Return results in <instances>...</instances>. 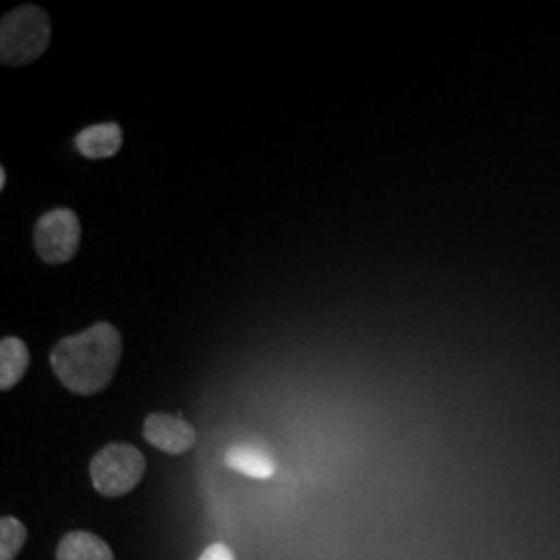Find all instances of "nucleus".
Instances as JSON below:
<instances>
[{
	"mask_svg": "<svg viewBox=\"0 0 560 560\" xmlns=\"http://www.w3.org/2000/svg\"><path fill=\"white\" fill-rule=\"evenodd\" d=\"M122 339L108 322L94 324L80 335L60 340L50 363L59 381L75 395L92 397L102 393L117 374Z\"/></svg>",
	"mask_w": 560,
	"mask_h": 560,
	"instance_id": "nucleus-1",
	"label": "nucleus"
},
{
	"mask_svg": "<svg viewBox=\"0 0 560 560\" xmlns=\"http://www.w3.org/2000/svg\"><path fill=\"white\" fill-rule=\"evenodd\" d=\"M50 18L36 4H23L7 13L0 23L2 65L20 67L40 59L50 44Z\"/></svg>",
	"mask_w": 560,
	"mask_h": 560,
	"instance_id": "nucleus-2",
	"label": "nucleus"
},
{
	"mask_svg": "<svg viewBox=\"0 0 560 560\" xmlns=\"http://www.w3.org/2000/svg\"><path fill=\"white\" fill-rule=\"evenodd\" d=\"M145 474V459L133 444L113 442L101 448L90 463V478L106 499L129 494Z\"/></svg>",
	"mask_w": 560,
	"mask_h": 560,
	"instance_id": "nucleus-3",
	"label": "nucleus"
},
{
	"mask_svg": "<svg viewBox=\"0 0 560 560\" xmlns=\"http://www.w3.org/2000/svg\"><path fill=\"white\" fill-rule=\"evenodd\" d=\"M36 249L46 264H65L80 249L81 224L69 208H55L42 214L36 224Z\"/></svg>",
	"mask_w": 560,
	"mask_h": 560,
	"instance_id": "nucleus-4",
	"label": "nucleus"
},
{
	"mask_svg": "<svg viewBox=\"0 0 560 560\" xmlns=\"http://www.w3.org/2000/svg\"><path fill=\"white\" fill-rule=\"evenodd\" d=\"M143 439L166 455H183L196 444V430L179 416L152 413L143 421Z\"/></svg>",
	"mask_w": 560,
	"mask_h": 560,
	"instance_id": "nucleus-5",
	"label": "nucleus"
},
{
	"mask_svg": "<svg viewBox=\"0 0 560 560\" xmlns=\"http://www.w3.org/2000/svg\"><path fill=\"white\" fill-rule=\"evenodd\" d=\"M120 143H122V131L117 122H101V125L85 127L75 138L78 150L85 159H92V161L115 156L120 150Z\"/></svg>",
	"mask_w": 560,
	"mask_h": 560,
	"instance_id": "nucleus-6",
	"label": "nucleus"
},
{
	"mask_svg": "<svg viewBox=\"0 0 560 560\" xmlns=\"http://www.w3.org/2000/svg\"><path fill=\"white\" fill-rule=\"evenodd\" d=\"M224 463L252 480H268L277 471V463L268 451L256 444H235L226 451Z\"/></svg>",
	"mask_w": 560,
	"mask_h": 560,
	"instance_id": "nucleus-7",
	"label": "nucleus"
},
{
	"mask_svg": "<svg viewBox=\"0 0 560 560\" xmlns=\"http://www.w3.org/2000/svg\"><path fill=\"white\" fill-rule=\"evenodd\" d=\"M57 560H115V555L96 534L71 532L59 541Z\"/></svg>",
	"mask_w": 560,
	"mask_h": 560,
	"instance_id": "nucleus-8",
	"label": "nucleus"
},
{
	"mask_svg": "<svg viewBox=\"0 0 560 560\" xmlns=\"http://www.w3.org/2000/svg\"><path fill=\"white\" fill-rule=\"evenodd\" d=\"M30 365V351L23 340L7 337L0 342V388L9 390L23 378Z\"/></svg>",
	"mask_w": 560,
	"mask_h": 560,
	"instance_id": "nucleus-9",
	"label": "nucleus"
},
{
	"mask_svg": "<svg viewBox=\"0 0 560 560\" xmlns=\"http://www.w3.org/2000/svg\"><path fill=\"white\" fill-rule=\"evenodd\" d=\"M27 540V529L20 520L4 515L0 520V560H15Z\"/></svg>",
	"mask_w": 560,
	"mask_h": 560,
	"instance_id": "nucleus-10",
	"label": "nucleus"
},
{
	"mask_svg": "<svg viewBox=\"0 0 560 560\" xmlns=\"http://www.w3.org/2000/svg\"><path fill=\"white\" fill-rule=\"evenodd\" d=\"M198 560H237L235 559V552L226 546V544H222V541H217V544H212V546H208L203 552L200 555V559Z\"/></svg>",
	"mask_w": 560,
	"mask_h": 560,
	"instance_id": "nucleus-11",
	"label": "nucleus"
},
{
	"mask_svg": "<svg viewBox=\"0 0 560 560\" xmlns=\"http://www.w3.org/2000/svg\"><path fill=\"white\" fill-rule=\"evenodd\" d=\"M4 185H7V171L0 168V189H4Z\"/></svg>",
	"mask_w": 560,
	"mask_h": 560,
	"instance_id": "nucleus-12",
	"label": "nucleus"
}]
</instances>
